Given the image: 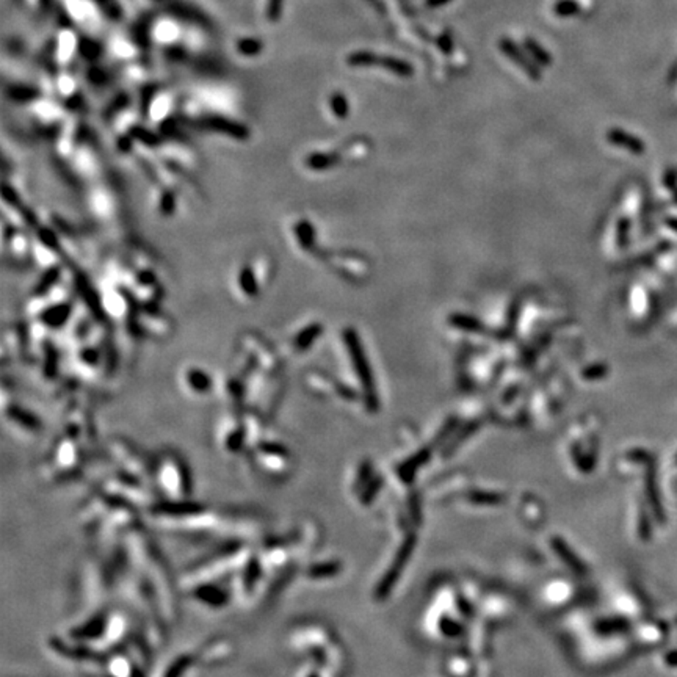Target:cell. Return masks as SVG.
Segmentation results:
<instances>
[{
  "mask_svg": "<svg viewBox=\"0 0 677 677\" xmlns=\"http://www.w3.org/2000/svg\"><path fill=\"white\" fill-rule=\"evenodd\" d=\"M415 543H417L415 535H409L405 539V543L401 544L399 552H396L392 566L389 567L387 572L385 574V577H382V580L380 582V585L376 586V593H375L376 598L385 599V598L389 596V594H391L392 588L395 586L396 582H399L401 572H403V569H405L408 560L411 558V555H413Z\"/></svg>",
  "mask_w": 677,
  "mask_h": 677,
  "instance_id": "obj_1",
  "label": "cell"
},
{
  "mask_svg": "<svg viewBox=\"0 0 677 677\" xmlns=\"http://www.w3.org/2000/svg\"><path fill=\"white\" fill-rule=\"evenodd\" d=\"M347 342H348V347H350V352L353 354L354 362H356V368H358V373L361 376V381L364 382L366 391L368 392V401H367L368 406H370V409H375L376 406H378V403L375 401V395H373L372 373H370V368H368V366H367V359L364 356V353L361 352L356 334H354L353 331L348 333L347 334Z\"/></svg>",
  "mask_w": 677,
  "mask_h": 677,
  "instance_id": "obj_2",
  "label": "cell"
},
{
  "mask_svg": "<svg viewBox=\"0 0 677 677\" xmlns=\"http://www.w3.org/2000/svg\"><path fill=\"white\" fill-rule=\"evenodd\" d=\"M550 546L553 547V550L557 552V555L563 560V562L571 567V569L576 572V574H580V576H585V574L588 572L586 569V566L585 563L582 562V558H580L579 555H576V552H574L569 546H567V543L565 541V539L562 538H552V541H550Z\"/></svg>",
  "mask_w": 677,
  "mask_h": 677,
  "instance_id": "obj_3",
  "label": "cell"
},
{
  "mask_svg": "<svg viewBox=\"0 0 677 677\" xmlns=\"http://www.w3.org/2000/svg\"><path fill=\"white\" fill-rule=\"evenodd\" d=\"M153 37L155 43H159L162 46L173 44L179 39V27H177L174 20H169V19L159 20V22L154 24Z\"/></svg>",
  "mask_w": 677,
  "mask_h": 677,
  "instance_id": "obj_4",
  "label": "cell"
},
{
  "mask_svg": "<svg viewBox=\"0 0 677 677\" xmlns=\"http://www.w3.org/2000/svg\"><path fill=\"white\" fill-rule=\"evenodd\" d=\"M430 455H432V450L423 449V450L419 451V453L414 455L413 458H409L406 463H403L400 469H399L400 480H403L405 483H411L414 480L415 472L419 470L423 466V464H425L430 460Z\"/></svg>",
  "mask_w": 677,
  "mask_h": 677,
  "instance_id": "obj_5",
  "label": "cell"
},
{
  "mask_svg": "<svg viewBox=\"0 0 677 677\" xmlns=\"http://www.w3.org/2000/svg\"><path fill=\"white\" fill-rule=\"evenodd\" d=\"M75 47H77V43H75V37L72 35L70 30H65L58 37V43H57V57H58V60H61V61L70 60L72 57Z\"/></svg>",
  "mask_w": 677,
  "mask_h": 677,
  "instance_id": "obj_6",
  "label": "cell"
},
{
  "mask_svg": "<svg viewBox=\"0 0 677 677\" xmlns=\"http://www.w3.org/2000/svg\"><path fill=\"white\" fill-rule=\"evenodd\" d=\"M468 498L470 503L475 505H501L503 503V496L498 494V492H483V491H474L469 492Z\"/></svg>",
  "mask_w": 677,
  "mask_h": 677,
  "instance_id": "obj_7",
  "label": "cell"
},
{
  "mask_svg": "<svg viewBox=\"0 0 677 677\" xmlns=\"http://www.w3.org/2000/svg\"><path fill=\"white\" fill-rule=\"evenodd\" d=\"M451 323H453L456 328H461V330H466V331H472V333H480L483 331V325L478 321L477 318L474 317H469V316H453L450 318Z\"/></svg>",
  "mask_w": 677,
  "mask_h": 677,
  "instance_id": "obj_8",
  "label": "cell"
},
{
  "mask_svg": "<svg viewBox=\"0 0 677 677\" xmlns=\"http://www.w3.org/2000/svg\"><path fill=\"white\" fill-rule=\"evenodd\" d=\"M626 628V622L622 619H605L598 624V631L600 633H610V632H618Z\"/></svg>",
  "mask_w": 677,
  "mask_h": 677,
  "instance_id": "obj_9",
  "label": "cell"
},
{
  "mask_svg": "<svg viewBox=\"0 0 677 677\" xmlns=\"http://www.w3.org/2000/svg\"><path fill=\"white\" fill-rule=\"evenodd\" d=\"M441 631L446 633L447 637H456V635L461 633V626L449 618H444L441 621Z\"/></svg>",
  "mask_w": 677,
  "mask_h": 677,
  "instance_id": "obj_10",
  "label": "cell"
},
{
  "mask_svg": "<svg viewBox=\"0 0 677 677\" xmlns=\"http://www.w3.org/2000/svg\"><path fill=\"white\" fill-rule=\"evenodd\" d=\"M382 486V478L378 477L376 480H373L368 486L367 491H364V496H362V503H370L373 501V497L378 494L380 488Z\"/></svg>",
  "mask_w": 677,
  "mask_h": 677,
  "instance_id": "obj_11",
  "label": "cell"
},
{
  "mask_svg": "<svg viewBox=\"0 0 677 677\" xmlns=\"http://www.w3.org/2000/svg\"><path fill=\"white\" fill-rule=\"evenodd\" d=\"M281 5L283 0H269V5H266V15L270 19L276 20L281 15Z\"/></svg>",
  "mask_w": 677,
  "mask_h": 677,
  "instance_id": "obj_12",
  "label": "cell"
},
{
  "mask_svg": "<svg viewBox=\"0 0 677 677\" xmlns=\"http://www.w3.org/2000/svg\"><path fill=\"white\" fill-rule=\"evenodd\" d=\"M605 373V367H602V366H598V367H590V368H586V370L583 372V378L585 380H594V378H600L602 375Z\"/></svg>",
  "mask_w": 677,
  "mask_h": 677,
  "instance_id": "obj_13",
  "label": "cell"
},
{
  "mask_svg": "<svg viewBox=\"0 0 677 677\" xmlns=\"http://www.w3.org/2000/svg\"><path fill=\"white\" fill-rule=\"evenodd\" d=\"M333 105H334V110H336V115H337V116H344V115H345L347 105H345V101L342 99L340 96H339V98L336 96V98L333 99Z\"/></svg>",
  "mask_w": 677,
  "mask_h": 677,
  "instance_id": "obj_14",
  "label": "cell"
}]
</instances>
